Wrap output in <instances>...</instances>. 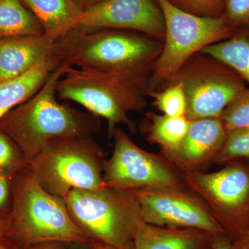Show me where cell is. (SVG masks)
<instances>
[{
	"label": "cell",
	"mask_w": 249,
	"mask_h": 249,
	"mask_svg": "<svg viewBox=\"0 0 249 249\" xmlns=\"http://www.w3.org/2000/svg\"><path fill=\"white\" fill-rule=\"evenodd\" d=\"M149 80L150 77L68 66L57 83V96L106 119L108 133L113 137L120 124L135 132L129 113L146 107Z\"/></svg>",
	"instance_id": "obj_3"
},
{
	"label": "cell",
	"mask_w": 249,
	"mask_h": 249,
	"mask_svg": "<svg viewBox=\"0 0 249 249\" xmlns=\"http://www.w3.org/2000/svg\"><path fill=\"white\" fill-rule=\"evenodd\" d=\"M213 234L200 229L156 226L144 223L134 249H211Z\"/></svg>",
	"instance_id": "obj_15"
},
{
	"label": "cell",
	"mask_w": 249,
	"mask_h": 249,
	"mask_svg": "<svg viewBox=\"0 0 249 249\" xmlns=\"http://www.w3.org/2000/svg\"><path fill=\"white\" fill-rule=\"evenodd\" d=\"M226 164L214 173H186L183 178L234 242L249 229V165L236 160Z\"/></svg>",
	"instance_id": "obj_8"
},
{
	"label": "cell",
	"mask_w": 249,
	"mask_h": 249,
	"mask_svg": "<svg viewBox=\"0 0 249 249\" xmlns=\"http://www.w3.org/2000/svg\"></svg>",
	"instance_id": "obj_36"
},
{
	"label": "cell",
	"mask_w": 249,
	"mask_h": 249,
	"mask_svg": "<svg viewBox=\"0 0 249 249\" xmlns=\"http://www.w3.org/2000/svg\"><path fill=\"white\" fill-rule=\"evenodd\" d=\"M14 175L0 170V213L9 214L12 205Z\"/></svg>",
	"instance_id": "obj_27"
},
{
	"label": "cell",
	"mask_w": 249,
	"mask_h": 249,
	"mask_svg": "<svg viewBox=\"0 0 249 249\" xmlns=\"http://www.w3.org/2000/svg\"><path fill=\"white\" fill-rule=\"evenodd\" d=\"M102 149L92 137H65L49 142L28 162V168L46 191L63 199L74 189L106 186Z\"/></svg>",
	"instance_id": "obj_6"
},
{
	"label": "cell",
	"mask_w": 249,
	"mask_h": 249,
	"mask_svg": "<svg viewBox=\"0 0 249 249\" xmlns=\"http://www.w3.org/2000/svg\"><path fill=\"white\" fill-rule=\"evenodd\" d=\"M78 6H79L80 9L85 11L90 6H93L96 3L102 1V0H75Z\"/></svg>",
	"instance_id": "obj_33"
},
{
	"label": "cell",
	"mask_w": 249,
	"mask_h": 249,
	"mask_svg": "<svg viewBox=\"0 0 249 249\" xmlns=\"http://www.w3.org/2000/svg\"><path fill=\"white\" fill-rule=\"evenodd\" d=\"M43 35L40 22L21 0H0V40Z\"/></svg>",
	"instance_id": "obj_20"
},
{
	"label": "cell",
	"mask_w": 249,
	"mask_h": 249,
	"mask_svg": "<svg viewBox=\"0 0 249 249\" xmlns=\"http://www.w3.org/2000/svg\"><path fill=\"white\" fill-rule=\"evenodd\" d=\"M172 82L182 85L186 116L190 121L220 117L247 88L245 80L231 69L201 52L191 57L167 84Z\"/></svg>",
	"instance_id": "obj_9"
},
{
	"label": "cell",
	"mask_w": 249,
	"mask_h": 249,
	"mask_svg": "<svg viewBox=\"0 0 249 249\" xmlns=\"http://www.w3.org/2000/svg\"><path fill=\"white\" fill-rule=\"evenodd\" d=\"M68 249H91L89 242H73L69 244Z\"/></svg>",
	"instance_id": "obj_34"
},
{
	"label": "cell",
	"mask_w": 249,
	"mask_h": 249,
	"mask_svg": "<svg viewBox=\"0 0 249 249\" xmlns=\"http://www.w3.org/2000/svg\"><path fill=\"white\" fill-rule=\"evenodd\" d=\"M56 49L57 41L45 35L0 40V83L24 74Z\"/></svg>",
	"instance_id": "obj_14"
},
{
	"label": "cell",
	"mask_w": 249,
	"mask_h": 249,
	"mask_svg": "<svg viewBox=\"0 0 249 249\" xmlns=\"http://www.w3.org/2000/svg\"><path fill=\"white\" fill-rule=\"evenodd\" d=\"M234 249H249V229L240 238L232 242Z\"/></svg>",
	"instance_id": "obj_32"
},
{
	"label": "cell",
	"mask_w": 249,
	"mask_h": 249,
	"mask_svg": "<svg viewBox=\"0 0 249 249\" xmlns=\"http://www.w3.org/2000/svg\"><path fill=\"white\" fill-rule=\"evenodd\" d=\"M143 222L156 226L193 228L217 234L223 232L204 201L185 190H133Z\"/></svg>",
	"instance_id": "obj_11"
},
{
	"label": "cell",
	"mask_w": 249,
	"mask_h": 249,
	"mask_svg": "<svg viewBox=\"0 0 249 249\" xmlns=\"http://www.w3.org/2000/svg\"><path fill=\"white\" fill-rule=\"evenodd\" d=\"M67 67L62 63L37 93L0 120V129L17 144L28 162L55 139L92 137L101 127L98 116L58 102L57 83Z\"/></svg>",
	"instance_id": "obj_1"
},
{
	"label": "cell",
	"mask_w": 249,
	"mask_h": 249,
	"mask_svg": "<svg viewBox=\"0 0 249 249\" xmlns=\"http://www.w3.org/2000/svg\"><path fill=\"white\" fill-rule=\"evenodd\" d=\"M178 9L201 17H222L225 12V0H169Z\"/></svg>",
	"instance_id": "obj_25"
},
{
	"label": "cell",
	"mask_w": 249,
	"mask_h": 249,
	"mask_svg": "<svg viewBox=\"0 0 249 249\" xmlns=\"http://www.w3.org/2000/svg\"><path fill=\"white\" fill-rule=\"evenodd\" d=\"M28 166V160L4 131L0 129V170L16 175Z\"/></svg>",
	"instance_id": "obj_23"
},
{
	"label": "cell",
	"mask_w": 249,
	"mask_h": 249,
	"mask_svg": "<svg viewBox=\"0 0 249 249\" xmlns=\"http://www.w3.org/2000/svg\"><path fill=\"white\" fill-rule=\"evenodd\" d=\"M0 249H26L14 236H8L0 240Z\"/></svg>",
	"instance_id": "obj_30"
},
{
	"label": "cell",
	"mask_w": 249,
	"mask_h": 249,
	"mask_svg": "<svg viewBox=\"0 0 249 249\" xmlns=\"http://www.w3.org/2000/svg\"><path fill=\"white\" fill-rule=\"evenodd\" d=\"M112 155L105 163L106 186L125 190H185L186 183L164 157L142 150L120 127L114 132Z\"/></svg>",
	"instance_id": "obj_10"
},
{
	"label": "cell",
	"mask_w": 249,
	"mask_h": 249,
	"mask_svg": "<svg viewBox=\"0 0 249 249\" xmlns=\"http://www.w3.org/2000/svg\"><path fill=\"white\" fill-rule=\"evenodd\" d=\"M69 244L70 243L59 241H50L36 244L26 249H68Z\"/></svg>",
	"instance_id": "obj_29"
},
{
	"label": "cell",
	"mask_w": 249,
	"mask_h": 249,
	"mask_svg": "<svg viewBox=\"0 0 249 249\" xmlns=\"http://www.w3.org/2000/svg\"><path fill=\"white\" fill-rule=\"evenodd\" d=\"M224 16L235 29L249 26V0H225Z\"/></svg>",
	"instance_id": "obj_26"
},
{
	"label": "cell",
	"mask_w": 249,
	"mask_h": 249,
	"mask_svg": "<svg viewBox=\"0 0 249 249\" xmlns=\"http://www.w3.org/2000/svg\"><path fill=\"white\" fill-rule=\"evenodd\" d=\"M11 235L26 249L40 242H89L64 201L46 191L26 168L14 175L9 214Z\"/></svg>",
	"instance_id": "obj_5"
},
{
	"label": "cell",
	"mask_w": 249,
	"mask_h": 249,
	"mask_svg": "<svg viewBox=\"0 0 249 249\" xmlns=\"http://www.w3.org/2000/svg\"><path fill=\"white\" fill-rule=\"evenodd\" d=\"M9 214L0 213V240L11 235Z\"/></svg>",
	"instance_id": "obj_31"
},
{
	"label": "cell",
	"mask_w": 249,
	"mask_h": 249,
	"mask_svg": "<svg viewBox=\"0 0 249 249\" xmlns=\"http://www.w3.org/2000/svg\"><path fill=\"white\" fill-rule=\"evenodd\" d=\"M156 1L164 18L165 32L163 49L150 72L149 91L163 88L195 54L236 32L224 15L201 17L178 9L169 0Z\"/></svg>",
	"instance_id": "obj_7"
},
{
	"label": "cell",
	"mask_w": 249,
	"mask_h": 249,
	"mask_svg": "<svg viewBox=\"0 0 249 249\" xmlns=\"http://www.w3.org/2000/svg\"><path fill=\"white\" fill-rule=\"evenodd\" d=\"M89 244L91 249H121L109 247L107 245H101V244L93 243V242H89ZM131 249H134V248Z\"/></svg>",
	"instance_id": "obj_35"
},
{
	"label": "cell",
	"mask_w": 249,
	"mask_h": 249,
	"mask_svg": "<svg viewBox=\"0 0 249 249\" xmlns=\"http://www.w3.org/2000/svg\"><path fill=\"white\" fill-rule=\"evenodd\" d=\"M220 119L227 131L249 127V88L224 109Z\"/></svg>",
	"instance_id": "obj_24"
},
{
	"label": "cell",
	"mask_w": 249,
	"mask_h": 249,
	"mask_svg": "<svg viewBox=\"0 0 249 249\" xmlns=\"http://www.w3.org/2000/svg\"><path fill=\"white\" fill-rule=\"evenodd\" d=\"M211 248V249H234L232 241L223 232L213 235Z\"/></svg>",
	"instance_id": "obj_28"
},
{
	"label": "cell",
	"mask_w": 249,
	"mask_h": 249,
	"mask_svg": "<svg viewBox=\"0 0 249 249\" xmlns=\"http://www.w3.org/2000/svg\"><path fill=\"white\" fill-rule=\"evenodd\" d=\"M62 200L89 242L121 249L134 248V239L145 222L133 190L109 186L74 189Z\"/></svg>",
	"instance_id": "obj_4"
},
{
	"label": "cell",
	"mask_w": 249,
	"mask_h": 249,
	"mask_svg": "<svg viewBox=\"0 0 249 249\" xmlns=\"http://www.w3.org/2000/svg\"><path fill=\"white\" fill-rule=\"evenodd\" d=\"M249 159V127L227 131V137L215 163L226 164L237 159Z\"/></svg>",
	"instance_id": "obj_22"
},
{
	"label": "cell",
	"mask_w": 249,
	"mask_h": 249,
	"mask_svg": "<svg viewBox=\"0 0 249 249\" xmlns=\"http://www.w3.org/2000/svg\"><path fill=\"white\" fill-rule=\"evenodd\" d=\"M163 89L150 90L147 95L153 99V105L164 115L186 116L187 100L182 85L172 82L163 87Z\"/></svg>",
	"instance_id": "obj_21"
},
{
	"label": "cell",
	"mask_w": 249,
	"mask_h": 249,
	"mask_svg": "<svg viewBox=\"0 0 249 249\" xmlns=\"http://www.w3.org/2000/svg\"><path fill=\"white\" fill-rule=\"evenodd\" d=\"M146 120L142 125V132L152 143L161 147L163 153L176 150L186 137L190 120L186 116H169L147 112Z\"/></svg>",
	"instance_id": "obj_18"
},
{
	"label": "cell",
	"mask_w": 249,
	"mask_h": 249,
	"mask_svg": "<svg viewBox=\"0 0 249 249\" xmlns=\"http://www.w3.org/2000/svg\"><path fill=\"white\" fill-rule=\"evenodd\" d=\"M80 28L139 32L163 40L164 18L156 0H102L83 11Z\"/></svg>",
	"instance_id": "obj_12"
},
{
	"label": "cell",
	"mask_w": 249,
	"mask_h": 249,
	"mask_svg": "<svg viewBox=\"0 0 249 249\" xmlns=\"http://www.w3.org/2000/svg\"><path fill=\"white\" fill-rule=\"evenodd\" d=\"M227 137L220 117L190 121L185 138L176 150L163 153L171 164L183 173L204 172L215 163Z\"/></svg>",
	"instance_id": "obj_13"
},
{
	"label": "cell",
	"mask_w": 249,
	"mask_h": 249,
	"mask_svg": "<svg viewBox=\"0 0 249 249\" xmlns=\"http://www.w3.org/2000/svg\"><path fill=\"white\" fill-rule=\"evenodd\" d=\"M57 43L61 64L147 77L163 49L159 40L132 31L80 27Z\"/></svg>",
	"instance_id": "obj_2"
},
{
	"label": "cell",
	"mask_w": 249,
	"mask_h": 249,
	"mask_svg": "<svg viewBox=\"0 0 249 249\" xmlns=\"http://www.w3.org/2000/svg\"><path fill=\"white\" fill-rule=\"evenodd\" d=\"M61 65L56 52L44 59L24 74L0 83V120L9 111L32 97L47 78Z\"/></svg>",
	"instance_id": "obj_16"
},
{
	"label": "cell",
	"mask_w": 249,
	"mask_h": 249,
	"mask_svg": "<svg viewBox=\"0 0 249 249\" xmlns=\"http://www.w3.org/2000/svg\"><path fill=\"white\" fill-rule=\"evenodd\" d=\"M200 52L227 65L249 86V33L235 32L231 37L207 46Z\"/></svg>",
	"instance_id": "obj_19"
},
{
	"label": "cell",
	"mask_w": 249,
	"mask_h": 249,
	"mask_svg": "<svg viewBox=\"0 0 249 249\" xmlns=\"http://www.w3.org/2000/svg\"><path fill=\"white\" fill-rule=\"evenodd\" d=\"M40 22L44 35L58 40L80 27L83 11L75 0H21Z\"/></svg>",
	"instance_id": "obj_17"
}]
</instances>
